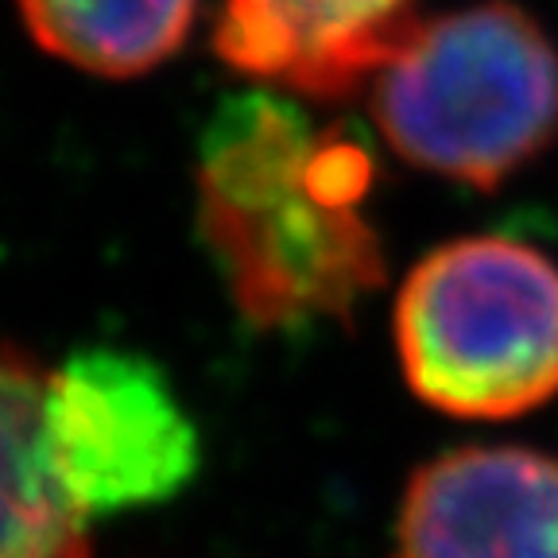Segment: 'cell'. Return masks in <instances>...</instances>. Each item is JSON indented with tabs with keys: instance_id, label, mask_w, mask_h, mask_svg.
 <instances>
[{
	"instance_id": "1",
	"label": "cell",
	"mask_w": 558,
	"mask_h": 558,
	"mask_svg": "<svg viewBox=\"0 0 558 558\" xmlns=\"http://www.w3.org/2000/svg\"><path fill=\"white\" fill-rule=\"evenodd\" d=\"M376 156L353 124H314L288 89L229 94L198 140V229L256 330L345 323L388 279L368 198Z\"/></svg>"
},
{
	"instance_id": "2",
	"label": "cell",
	"mask_w": 558,
	"mask_h": 558,
	"mask_svg": "<svg viewBox=\"0 0 558 558\" xmlns=\"http://www.w3.org/2000/svg\"><path fill=\"white\" fill-rule=\"evenodd\" d=\"M403 163L497 191L558 144V44L512 0L423 16L368 86Z\"/></svg>"
},
{
	"instance_id": "3",
	"label": "cell",
	"mask_w": 558,
	"mask_h": 558,
	"mask_svg": "<svg viewBox=\"0 0 558 558\" xmlns=\"http://www.w3.org/2000/svg\"><path fill=\"white\" fill-rule=\"evenodd\" d=\"M408 388L453 418H515L558 396V260L515 236L438 244L392 314Z\"/></svg>"
},
{
	"instance_id": "4",
	"label": "cell",
	"mask_w": 558,
	"mask_h": 558,
	"mask_svg": "<svg viewBox=\"0 0 558 558\" xmlns=\"http://www.w3.org/2000/svg\"><path fill=\"white\" fill-rule=\"evenodd\" d=\"M44 458L86 520L167 505L202 470V438L156 361L78 349L44 392Z\"/></svg>"
},
{
	"instance_id": "5",
	"label": "cell",
	"mask_w": 558,
	"mask_h": 558,
	"mask_svg": "<svg viewBox=\"0 0 558 558\" xmlns=\"http://www.w3.org/2000/svg\"><path fill=\"white\" fill-rule=\"evenodd\" d=\"M392 558H558V458L458 446L411 473Z\"/></svg>"
},
{
	"instance_id": "6",
	"label": "cell",
	"mask_w": 558,
	"mask_h": 558,
	"mask_svg": "<svg viewBox=\"0 0 558 558\" xmlns=\"http://www.w3.org/2000/svg\"><path fill=\"white\" fill-rule=\"evenodd\" d=\"M423 16L418 0H226L214 51L264 86L341 101L368 94Z\"/></svg>"
},
{
	"instance_id": "7",
	"label": "cell",
	"mask_w": 558,
	"mask_h": 558,
	"mask_svg": "<svg viewBox=\"0 0 558 558\" xmlns=\"http://www.w3.org/2000/svg\"><path fill=\"white\" fill-rule=\"evenodd\" d=\"M47 373L0 341V558H94L86 515L44 458Z\"/></svg>"
},
{
	"instance_id": "8",
	"label": "cell",
	"mask_w": 558,
	"mask_h": 558,
	"mask_svg": "<svg viewBox=\"0 0 558 558\" xmlns=\"http://www.w3.org/2000/svg\"><path fill=\"white\" fill-rule=\"evenodd\" d=\"M39 51L97 78H136L186 44L198 0H16Z\"/></svg>"
}]
</instances>
